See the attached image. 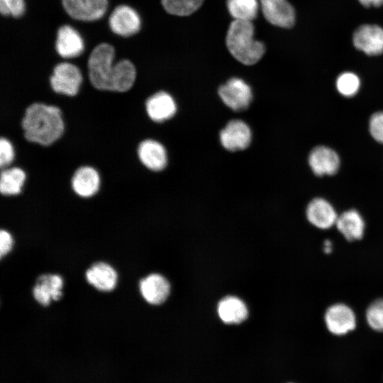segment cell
<instances>
[{
    "label": "cell",
    "instance_id": "cell-6",
    "mask_svg": "<svg viewBox=\"0 0 383 383\" xmlns=\"http://www.w3.org/2000/svg\"><path fill=\"white\" fill-rule=\"evenodd\" d=\"M324 321L327 329L336 335H345L356 326L354 311L348 306L341 303L334 304L327 309Z\"/></svg>",
    "mask_w": 383,
    "mask_h": 383
},
{
    "label": "cell",
    "instance_id": "cell-13",
    "mask_svg": "<svg viewBox=\"0 0 383 383\" xmlns=\"http://www.w3.org/2000/svg\"><path fill=\"white\" fill-rule=\"evenodd\" d=\"M309 164L317 176L333 175L338 170L340 158L333 149L318 146L310 152Z\"/></svg>",
    "mask_w": 383,
    "mask_h": 383
},
{
    "label": "cell",
    "instance_id": "cell-8",
    "mask_svg": "<svg viewBox=\"0 0 383 383\" xmlns=\"http://www.w3.org/2000/svg\"><path fill=\"white\" fill-rule=\"evenodd\" d=\"M109 25L116 35L129 37L139 31L141 21L138 13L133 8L127 5H119L110 15Z\"/></svg>",
    "mask_w": 383,
    "mask_h": 383
},
{
    "label": "cell",
    "instance_id": "cell-19",
    "mask_svg": "<svg viewBox=\"0 0 383 383\" xmlns=\"http://www.w3.org/2000/svg\"><path fill=\"white\" fill-rule=\"evenodd\" d=\"M74 192L82 197H90L99 190L100 177L97 171L90 166L78 168L72 178Z\"/></svg>",
    "mask_w": 383,
    "mask_h": 383
},
{
    "label": "cell",
    "instance_id": "cell-10",
    "mask_svg": "<svg viewBox=\"0 0 383 383\" xmlns=\"http://www.w3.org/2000/svg\"><path fill=\"white\" fill-rule=\"evenodd\" d=\"M251 131L241 120H232L221 130L220 140L222 145L229 151L246 149L251 142Z\"/></svg>",
    "mask_w": 383,
    "mask_h": 383
},
{
    "label": "cell",
    "instance_id": "cell-30",
    "mask_svg": "<svg viewBox=\"0 0 383 383\" xmlns=\"http://www.w3.org/2000/svg\"><path fill=\"white\" fill-rule=\"evenodd\" d=\"M14 158V151L11 143L6 138L0 140V167L9 165Z\"/></svg>",
    "mask_w": 383,
    "mask_h": 383
},
{
    "label": "cell",
    "instance_id": "cell-31",
    "mask_svg": "<svg viewBox=\"0 0 383 383\" xmlns=\"http://www.w3.org/2000/svg\"><path fill=\"white\" fill-rule=\"evenodd\" d=\"M13 246V238L11 235L5 230L0 232V255L3 257L8 254Z\"/></svg>",
    "mask_w": 383,
    "mask_h": 383
},
{
    "label": "cell",
    "instance_id": "cell-25",
    "mask_svg": "<svg viewBox=\"0 0 383 383\" xmlns=\"http://www.w3.org/2000/svg\"><path fill=\"white\" fill-rule=\"evenodd\" d=\"M204 0H161L165 10L172 14L179 16H189L202 5Z\"/></svg>",
    "mask_w": 383,
    "mask_h": 383
},
{
    "label": "cell",
    "instance_id": "cell-18",
    "mask_svg": "<svg viewBox=\"0 0 383 383\" xmlns=\"http://www.w3.org/2000/svg\"><path fill=\"white\" fill-rule=\"evenodd\" d=\"M148 116L155 122L170 119L177 111V105L170 94L159 91L150 96L145 102Z\"/></svg>",
    "mask_w": 383,
    "mask_h": 383
},
{
    "label": "cell",
    "instance_id": "cell-15",
    "mask_svg": "<svg viewBox=\"0 0 383 383\" xmlns=\"http://www.w3.org/2000/svg\"><path fill=\"white\" fill-rule=\"evenodd\" d=\"M55 48L62 57H76L84 51V41L74 28L70 26L64 25L57 30Z\"/></svg>",
    "mask_w": 383,
    "mask_h": 383
},
{
    "label": "cell",
    "instance_id": "cell-22",
    "mask_svg": "<svg viewBox=\"0 0 383 383\" xmlns=\"http://www.w3.org/2000/svg\"><path fill=\"white\" fill-rule=\"evenodd\" d=\"M218 313L221 319L226 323H239L248 316L245 304L235 296H227L218 304Z\"/></svg>",
    "mask_w": 383,
    "mask_h": 383
},
{
    "label": "cell",
    "instance_id": "cell-12",
    "mask_svg": "<svg viewBox=\"0 0 383 383\" xmlns=\"http://www.w3.org/2000/svg\"><path fill=\"white\" fill-rule=\"evenodd\" d=\"M63 279L58 274L40 275L33 289L34 299L41 305L48 306L52 300H59L62 295Z\"/></svg>",
    "mask_w": 383,
    "mask_h": 383
},
{
    "label": "cell",
    "instance_id": "cell-27",
    "mask_svg": "<svg viewBox=\"0 0 383 383\" xmlns=\"http://www.w3.org/2000/svg\"><path fill=\"white\" fill-rule=\"evenodd\" d=\"M365 317L372 329L383 332V299H376L368 306Z\"/></svg>",
    "mask_w": 383,
    "mask_h": 383
},
{
    "label": "cell",
    "instance_id": "cell-26",
    "mask_svg": "<svg viewBox=\"0 0 383 383\" xmlns=\"http://www.w3.org/2000/svg\"><path fill=\"white\" fill-rule=\"evenodd\" d=\"M360 87V80L357 74L350 72L340 74L336 80V88L344 96L355 95Z\"/></svg>",
    "mask_w": 383,
    "mask_h": 383
},
{
    "label": "cell",
    "instance_id": "cell-33",
    "mask_svg": "<svg viewBox=\"0 0 383 383\" xmlns=\"http://www.w3.org/2000/svg\"><path fill=\"white\" fill-rule=\"evenodd\" d=\"M332 250V243L330 240H326L324 242V248H323V250L325 251V252L326 253H329L331 252Z\"/></svg>",
    "mask_w": 383,
    "mask_h": 383
},
{
    "label": "cell",
    "instance_id": "cell-9",
    "mask_svg": "<svg viewBox=\"0 0 383 383\" xmlns=\"http://www.w3.org/2000/svg\"><path fill=\"white\" fill-rule=\"evenodd\" d=\"M353 43L367 55H380L383 52V28L374 24L362 25L354 32Z\"/></svg>",
    "mask_w": 383,
    "mask_h": 383
},
{
    "label": "cell",
    "instance_id": "cell-16",
    "mask_svg": "<svg viewBox=\"0 0 383 383\" xmlns=\"http://www.w3.org/2000/svg\"><path fill=\"white\" fill-rule=\"evenodd\" d=\"M138 155L143 165L150 170L161 171L167 165L165 148L156 140L147 139L142 141L138 148Z\"/></svg>",
    "mask_w": 383,
    "mask_h": 383
},
{
    "label": "cell",
    "instance_id": "cell-24",
    "mask_svg": "<svg viewBox=\"0 0 383 383\" xmlns=\"http://www.w3.org/2000/svg\"><path fill=\"white\" fill-rule=\"evenodd\" d=\"M227 8L234 20L252 21L259 10L257 0H228Z\"/></svg>",
    "mask_w": 383,
    "mask_h": 383
},
{
    "label": "cell",
    "instance_id": "cell-11",
    "mask_svg": "<svg viewBox=\"0 0 383 383\" xmlns=\"http://www.w3.org/2000/svg\"><path fill=\"white\" fill-rule=\"evenodd\" d=\"M262 13L271 24L291 28L295 22V11L287 0H260Z\"/></svg>",
    "mask_w": 383,
    "mask_h": 383
},
{
    "label": "cell",
    "instance_id": "cell-28",
    "mask_svg": "<svg viewBox=\"0 0 383 383\" xmlns=\"http://www.w3.org/2000/svg\"><path fill=\"white\" fill-rule=\"evenodd\" d=\"M0 12L5 16L20 18L25 12L24 0H0Z\"/></svg>",
    "mask_w": 383,
    "mask_h": 383
},
{
    "label": "cell",
    "instance_id": "cell-3",
    "mask_svg": "<svg viewBox=\"0 0 383 383\" xmlns=\"http://www.w3.org/2000/svg\"><path fill=\"white\" fill-rule=\"evenodd\" d=\"M114 48L103 43L96 45L91 52L88 62V75L92 86L99 90L113 91L117 74L116 63L113 65Z\"/></svg>",
    "mask_w": 383,
    "mask_h": 383
},
{
    "label": "cell",
    "instance_id": "cell-32",
    "mask_svg": "<svg viewBox=\"0 0 383 383\" xmlns=\"http://www.w3.org/2000/svg\"><path fill=\"white\" fill-rule=\"evenodd\" d=\"M365 7H379L383 5V0H358Z\"/></svg>",
    "mask_w": 383,
    "mask_h": 383
},
{
    "label": "cell",
    "instance_id": "cell-4",
    "mask_svg": "<svg viewBox=\"0 0 383 383\" xmlns=\"http://www.w3.org/2000/svg\"><path fill=\"white\" fill-rule=\"evenodd\" d=\"M82 82L79 68L69 62H60L53 69L50 82L52 90L67 96H75Z\"/></svg>",
    "mask_w": 383,
    "mask_h": 383
},
{
    "label": "cell",
    "instance_id": "cell-7",
    "mask_svg": "<svg viewBox=\"0 0 383 383\" xmlns=\"http://www.w3.org/2000/svg\"><path fill=\"white\" fill-rule=\"evenodd\" d=\"M62 4L70 17L82 21L101 18L108 6L107 0H62Z\"/></svg>",
    "mask_w": 383,
    "mask_h": 383
},
{
    "label": "cell",
    "instance_id": "cell-5",
    "mask_svg": "<svg viewBox=\"0 0 383 383\" xmlns=\"http://www.w3.org/2000/svg\"><path fill=\"white\" fill-rule=\"evenodd\" d=\"M223 103L231 109L240 111L246 109L252 99L250 86L242 79L233 77L218 89Z\"/></svg>",
    "mask_w": 383,
    "mask_h": 383
},
{
    "label": "cell",
    "instance_id": "cell-17",
    "mask_svg": "<svg viewBox=\"0 0 383 383\" xmlns=\"http://www.w3.org/2000/svg\"><path fill=\"white\" fill-rule=\"evenodd\" d=\"M139 288L144 299L154 305L163 303L170 290L167 280L159 274H151L141 279Z\"/></svg>",
    "mask_w": 383,
    "mask_h": 383
},
{
    "label": "cell",
    "instance_id": "cell-14",
    "mask_svg": "<svg viewBox=\"0 0 383 383\" xmlns=\"http://www.w3.org/2000/svg\"><path fill=\"white\" fill-rule=\"evenodd\" d=\"M306 217L313 226L328 229L335 225L338 214L333 206L323 198L312 199L306 208Z\"/></svg>",
    "mask_w": 383,
    "mask_h": 383
},
{
    "label": "cell",
    "instance_id": "cell-1",
    "mask_svg": "<svg viewBox=\"0 0 383 383\" xmlns=\"http://www.w3.org/2000/svg\"><path fill=\"white\" fill-rule=\"evenodd\" d=\"M21 125L28 141L44 146L52 144L64 131L60 109L43 103H33L26 108Z\"/></svg>",
    "mask_w": 383,
    "mask_h": 383
},
{
    "label": "cell",
    "instance_id": "cell-21",
    "mask_svg": "<svg viewBox=\"0 0 383 383\" xmlns=\"http://www.w3.org/2000/svg\"><path fill=\"white\" fill-rule=\"evenodd\" d=\"M335 226L348 241L361 239L365 232L364 219L355 209L345 211L338 216Z\"/></svg>",
    "mask_w": 383,
    "mask_h": 383
},
{
    "label": "cell",
    "instance_id": "cell-20",
    "mask_svg": "<svg viewBox=\"0 0 383 383\" xmlns=\"http://www.w3.org/2000/svg\"><path fill=\"white\" fill-rule=\"evenodd\" d=\"M87 282L96 289L102 292L113 290L118 280L116 271L106 262H96L86 272Z\"/></svg>",
    "mask_w": 383,
    "mask_h": 383
},
{
    "label": "cell",
    "instance_id": "cell-2",
    "mask_svg": "<svg viewBox=\"0 0 383 383\" xmlns=\"http://www.w3.org/2000/svg\"><path fill=\"white\" fill-rule=\"evenodd\" d=\"M254 26L251 21L234 20L226 35V45L231 54L240 62L252 65L257 62L265 52V45L253 38Z\"/></svg>",
    "mask_w": 383,
    "mask_h": 383
},
{
    "label": "cell",
    "instance_id": "cell-23",
    "mask_svg": "<svg viewBox=\"0 0 383 383\" xmlns=\"http://www.w3.org/2000/svg\"><path fill=\"white\" fill-rule=\"evenodd\" d=\"M25 180L26 174L19 167L1 170L0 176V192L1 194L11 196L20 194Z\"/></svg>",
    "mask_w": 383,
    "mask_h": 383
},
{
    "label": "cell",
    "instance_id": "cell-29",
    "mask_svg": "<svg viewBox=\"0 0 383 383\" xmlns=\"http://www.w3.org/2000/svg\"><path fill=\"white\" fill-rule=\"evenodd\" d=\"M369 129L372 138L383 143V111L374 113L370 118Z\"/></svg>",
    "mask_w": 383,
    "mask_h": 383
}]
</instances>
